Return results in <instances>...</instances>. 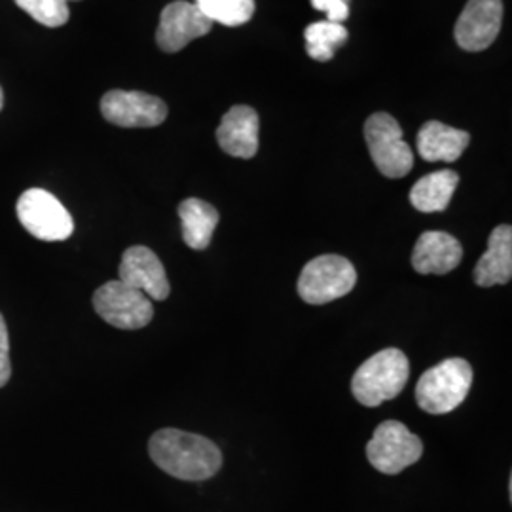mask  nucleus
Segmentation results:
<instances>
[{"mask_svg":"<svg viewBox=\"0 0 512 512\" xmlns=\"http://www.w3.org/2000/svg\"><path fill=\"white\" fill-rule=\"evenodd\" d=\"M148 454L164 473L188 482L207 480L222 467V454L213 440L179 429L156 431Z\"/></svg>","mask_w":512,"mask_h":512,"instance_id":"nucleus-1","label":"nucleus"},{"mask_svg":"<svg viewBox=\"0 0 512 512\" xmlns=\"http://www.w3.org/2000/svg\"><path fill=\"white\" fill-rule=\"evenodd\" d=\"M410 378V363L401 349L387 348L372 355L351 378L353 397L368 408L399 397Z\"/></svg>","mask_w":512,"mask_h":512,"instance_id":"nucleus-2","label":"nucleus"},{"mask_svg":"<svg viewBox=\"0 0 512 512\" xmlns=\"http://www.w3.org/2000/svg\"><path fill=\"white\" fill-rule=\"evenodd\" d=\"M473 385V366L461 357L429 368L416 385V401L427 414H450L463 403Z\"/></svg>","mask_w":512,"mask_h":512,"instance_id":"nucleus-3","label":"nucleus"},{"mask_svg":"<svg viewBox=\"0 0 512 512\" xmlns=\"http://www.w3.org/2000/svg\"><path fill=\"white\" fill-rule=\"evenodd\" d=\"M357 285V270L348 258L338 255L317 256L298 277V294L311 306H323L351 293Z\"/></svg>","mask_w":512,"mask_h":512,"instance_id":"nucleus-4","label":"nucleus"},{"mask_svg":"<svg viewBox=\"0 0 512 512\" xmlns=\"http://www.w3.org/2000/svg\"><path fill=\"white\" fill-rule=\"evenodd\" d=\"M365 139L374 164L387 179H403L414 167V152L404 143L403 129L391 114H372L366 120Z\"/></svg>","mask_w":512,"mask_h":512,"instance_id":"nucleus-5","label":"nucleus"},{"mask_svg":"<svg viewBox=\"0 0 512 512\" xmlns=\"http://www.w3.org/2000/svg\"><path fill=\"white\" fill-rule=\"evenodd\" d=\"M423 454V442L410 433L401 421H384L376 427L366 444L370 465L384 475H399L406 467L418 463Z\"/></svg>","mask_w":512,"mask_h":512,"instance_id":"nucleus-6","label":"nucleus"},{"mask_svg":"<svg viewBox=\"0 0 512 512\" xmlns=\"http://www.w3.org/2000/svg\"><path fill=\"white\" fill-rule=\"evenodd\" d=\"M18 219L21 226L40 241H65L74 232L71 213L65 205L42 188H29L19 196Z\"/></svg>","mask_w":512,"mask_h":512,"instance_id":"nucleus-7","label":"nucleus"},{"mask_svg":"<svg viewBox=\"0 0 512 512\" xmlns=\"http://www.w3.org/2000/svg\"><path fill=\"white\" fill-rule=\"evenodd\" d=\"M93 308L103 321L122 330L145 329L154 317V306L147 294L131 289L120 279L95 291Z\"/></svg>","mask_w":512,"mask_h":512,"instance_id":"nucleus-8","label":"nucleus"},{"mask_svg":"<svg viewBox=\"0 0 512 512\" xmlns=\"http://www.w3.org/2000/svg\"><path fill=\"white\" fill-rule=\"evenodd\" d=\"M101 114L118 128H156L167 118V105L148 93L112 90L101 99Z\"/></svg>","mask_w":512,"mask_h":512,"instance_id":"nucleus-9","label":"nucleus"},{"mask_svg":"<svg viewBox=\"0 0 512 512\" xmlns=\"http://www.w3.org/2000/svg\"><path fill=\"white\" fill-rule=\"evenodd\" d=\"M213 29V23L203 16L194 2L175 0L167 4L160 16L156 42L160 50L175 54L186 48L192 40L202 38Z\"/></svg>","mask_w":512,"mask_h":512,"instance_id":"nucleus-10","label":"nucleus"},{"mask_svg":"<svg viewBox=\"0 0 512 512\" xmlns=\"http://www.w3.org/2000/svg\"><path fill=\"white\" fill-rule=\"evenodd\" d=\"M501 21V0H469L454 29L459 48L467 52H482L490 48L501 31Z\"/></svg>","mask_w":512,"mask_h":512,"instance_id":"nucleus-11","label":"nucleus"},{"mask_svg":"<svg viewBox=\"0 0 512 512\" xmlns=\"http://www.w3.org/2000/svg\"><path fill=\"white\" fill-rule=\"evenodd\" d=\"M120 281L131 289L147 294L150 300L156 302H162L171 293L162 260L143 245L129 247L122 256Z\"/></svg>","mask_w":512,"mask_h":512,"instance_id":"nucleus-12","label":"nucleus"},{"mask_svg":"<svg viewBox=\"0 0 512 512\" xmlns=\"http://www.w3.org/2000/svg\"><path fill=\"white\" fill-rule=\"evenodd\" d=\"M258 131L260 120L256 110L247 105H238L222 116L217 141L226 154L251 160L258 152Z\"/></svg>","mask_w":512,"mask_h":512,"instance_id":"nucleus-13","label":"nucleus"},{"mask_svg":"<svg viewBox=\"0 0 512 512\" xmlns=\"http://www.w3.org/2000/svg\"><path fill=\"white\" fill-rule=\"evenodd\" d=\"M463 258L458 239L446 232H425L416 241L412 268L421 275H446L456 270Z\"/></svg>","mask_w":512,"mask_h":512,"instance_id":"nucleus-14","label":"nucleus"},{"mask_svg":"<svg viewBox=\"0 0 512 512\" xmlns=\"http://www.w3.org/2000/svg\"><path fill=\"white\" fill-rule=\"evenodd\" d=\"M475 283L478 287L507 285L512 279V228L499 224L488 238V249L476 264Z\"/></svg>","mask_w":512,"mask_h":512,"instance_id":"nucleus-15","label":"nucleus"},{"mask_svg":"<svg viewBox=\"0 0 512 512\" xmlns=\"http://www.w3.org/2000/svg\"><path fill=\"white\" fill-rule=\"evenodd\" d=\"M471 135L463 129L446 126L442 122H427L418 133V152L425 162H446L459 160L469 147Z\"/></svg>","mask_w":512,"mask_h":512,"instance_id":"nucleus-16","label":"nucleus"},{"mask_svg":"<svg viewBox=\"0 0 512 512\" xmlns=\"http://www.w3.org/2000/svg\"><path fill=\"white\" fill-rule=\"evenodd\" d=\"M459 184V175L452 169H440L421 177L410 190V203L420 213H442Z\"/></svg>","mask_w":512,"mask_h":512,"instance_id":"nucleus-17","label":"nucleus"},{"mask_svg":"<svg viewBox=\"0 0 512 512\" xmlns=\"http://www.w3.org/2000/svg\"><path fill=\"white\" fill-rule=\"evenodd\" d=\"M179 217L183 222L184 243L194 251L207 249L219 224V211L211 203L188 198L179 205Z\"/></svg>","mask_w":512,"mask_h":512,"instance_id":"nucleus-18","label":"nucleus"},{"mask_svg":"<svg viewBox=\"0 0 512 512\" xmlns=\"http://www.w3.org/2000/svg\"><path fill=\"white\" fill-rule=\"evenodd\" d=\"M348 37L344 23H332L327 19L311 23L304 31L306 52L315 61H330L336 50L348 42Z\"/></svg>","mask_w":512,"mask_h":512,"instance_id":"nucleus-19","label":"nucleus"},{"mask_svg":"<svg viewBox=\"0 0 512 512\" xmlns=\"http://www.w3.org/2000/svg\"><path fill=\"white\" fill-rule=\"evenodd\" d=\"M194 4L211 23L226 27L245 25L255 14V0H196Z\"/></svg>","mask_w":512,"mask_h":512,"instance_id":"nucleus-20","label":"nucleus"},{"mask_svg":"<svg viewBox=\"0 0 512 512\" xmlns=\"http://www.w3.org/2000/svg\"><path fill=\"white\" fill-rule=\"evenodd\" d=\"M19 8L44 27H61L69 21L67 0H16Z\"/></svg>","mask_w":512,"mask_h":512,"instance_id":"nucleus-21","label":"nucleus"},{"mask_svg":"<svg viewBox=\"0 0 512 512\" xmlns=\"http://www.w3.org/2000/svg\"><path fill=\"white\" fill-rule=\"evenodd\" d=\"M12 378V363H10V338H8V327L0 313V387L10 382Z\"/></svg>","mask_w":512,"mask_h":512,"instance_id":"nucleus-22","label":"nucleus"},{"mask_svg":"<svg viewBox=\"0 0 512 512\" xmlns=\"http://www.w3.org/2000/svg\"><path fill=\"white\" fill-rule=\"evenodd\" d=\"M311 6L325 12L332 23H344L349 18V0H311Z\"/></svg>","mask_w":512,"mask_h":512,"instance_id":"nucleus-23","label":"nucleus"},{"mask_svg":"<svg viewBox=\"0 0 512 512\" xmlns=\"http://www.w3.org/2000/svg\"><path fill=\"white\" fill-rule=\"evenodd\" d=\"M4 107V93H2V88H0V110Z\"/></svg>","mask_w":512,"mask_h":512,"instance_id":"nucleus-24","label":"nucleus"}]
</instances>
